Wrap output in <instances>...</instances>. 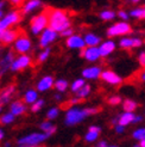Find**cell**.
<instances>
[{"instance_id":"6da1fadb","label":"cell","mask_w":145,"mask_h":147,"mask_svg":"<svg viewBox=\"0 0 145 147\" xmlns=\"http://www.w3.org/2000/svg\"><path fill=\"white\" fill-rule=\"evenodd\" d=\"M47 14H48V26L56 30L59 34L63 31L64 29L70 28L71 25L68 13L63 10L50 9L49 11H47Z\"/></svg>"},{"instance_id":"7a4b0ae2","label":"cell","mask_w":145,"mask_h":147,"mask_svg":"<svg viewBox=\"0 0 145 147\" xmlns=\"http://www.w3.org/2000/svg\"><path fill=\"white\" fill-rule=\"evenodd\" d=\"M99 113L98 108H77L71 107L67 110L66 116H64V123L67 126H75V124L81 123L87 117L90 115H95Z\"/></svg>"},{"instance_id":"3957f363","label":"cell","mask_w":145,"mask_h":147,"mask_svg":"<svg viewBox=\"0 0 145 147\" xmlns=\"http://www.w3.org/2000/svg\"><path fill=\"white\" fill-rule=\"evenodd\" d=\"M49 136H50L49 134L43 133V131L42 133H31L23 138H19L17 144L20 147H36V146H39L44 141H47Z\"/></svg>"},{"instance_id":"277c9868","label":"cell","mask_w":145,"mask_h":147,"mask_svg":"<svg viewBox=\"0 0 145 147\" xmlns=\"http://www.w3.org/2000/svg\"><path fill=\"white\" fill-rule=\"evenodd\" d=\"M48 26V14L47 12L39 13L37 16L32 17L30 22V30L32 35H39L44 29Z\"/></svg>"},{"instance_id":"5b68a950","label":"cell","mask_w":145,"mask_h":147,"mask_svg":"<svg viewBox=\"0 0 145 147\" xmlns=\"http://www.w3.org/2000/svg\"><path fill=\"white\" fill-rule=\"evenodd\" d=\"M131 32V25L126 20H121L118 23H114L107 30L108 37H117V36H125Z\"/></svg>"},{"instance_id":"8992f818","label":"cell","mask_w":145,"mask_h":147,"mask_svg":"<svg viewBox=\"0 0 145 147\" xmlns=\"http://www.w3.org/2000/svg\"><path fill=\"white\" fill-rule=\"evenodd\" d=\"M39 35L41 36H39L38 45H39L41 48L49 47L51 43H54L57 38H59V32H57L56 30H54V29H51L50 26H47Z\"/></svg>"},{"instance_id":"52a82bcc","label":"cell","mask_w":145,"mask_h":147,"mask_svg":"<svg viewBox=\"0 0 145 147\" xmlns=\"http://www.w3.org/2000/svg\"><path fill=\"white\" fill-rule=\"evenodd\" d=\"M32 48V42L27 36H18L13 42V50L18 54H27Z\"/></svg>"},{"instance_id":"ba28073f","label":"cell","mask_w":145,"mask_h":147,"mask_svg":"<svg viewBox=\"0 0 145 147\" xmlns=\"http://www.w3.org/2000/svg\"><path fill=\"white\" fill-rule=\"evenodd\" d=\"M20 22V13L18 11H11L7 14L0 18V31L5 30V29H9L12 25H16Z\"/></svg>"},{"instance_id":"9c48e42d","label":"cell","mask_w":145,"mask_h":147,"mask_svg":"<svg viewBox=\"0 0 145 147\" xmlns=\"http://www.w3.org/2000/svg\"><path fill=\"white\" fill-rule=\"evenodd\" d=\"M31 65V57L27 54H20L18 57H14L10 66V69L12 72H19L27 68Z\"/></svg>"},{"instance_id":"30bf717a","label":"cell","mask_w":145,"mask_h":147,"mask_svg":"<svg viewBox=\"0 0 145 147\" xmlns=\"http://www.w3.org/2000/svg\"><path fill=\"white\" fill-rule=\"evenodd\" d=\"M81 55L89 62H95L101 57L98 46H94V47L86 46L83 49H81Z\"/></svg>"},{"instance_id":"8fae6325","label":"cell","mask_w":145,"mask_h":147,"mask_svg":"<svg viewBox=\"0 0 145 147\" xmlns=\"http://www.w3.org/2000/svg\"><path fill=\"white\" fill-rule=\"evenodd\" d=\"M100 78L104 80L105 83L110 84V85H120L122 83V78L120 76H118L115 72L113 71H101V74H100Z\"/></svg>"},{"instance_id":"7c38bea8","label":"cell","mask_w":145,"mask_h":147,"mask_svg":"<svg viewBox=\"0 0 145 147\" xmlns=\"http://www.w3.org/2000/svg\"><path fill=\"white\" fill-rule=\"evenodd\" d=\"M66 45L69 49H80L81 50L86 47V43H84V40H83L82 36L75 35V34H72L69 36V37H67Z\"/></svg>"},{"instance_id":"4fadbf2b","label":"cell","mask_w":145,"mask_h":147,"mask_svg":"<svg viewBox=\"0 0 145 147\" xmlns=\"http://www.w3.org/2000/svg\"><path fill=\"white\" fill-rule=\"evenodd\" d=\"M18 36H19V32L17 30H13V29L9 28V29H5V30L0 31V41H1L3 45H11Z\"/></svg>"},{"instance_id":"5bb4252c","label":"cell","mask_w":145,"mask_h":147,"mask_svg":"<svg viewBox=\"0 0 145 147\" xmlns=\"http://www.w3.org/2000/svg\"><path fill=\"white\" fill-rule=\"evenodd\" d=\"M143 45V41L138 37H125L119 41V46L122 49H132L139 48Z\"/></svg>"},{"instance_id":"9a60e30c","label":"cell","mask_w":145,"mask_h":147,"mask_svg":"<svg viewBox=\"0 0 145 147\" xmlns=\"http://www.w3.org/2000/svg\"><path fill=\"white\" fill-rule=\"evenodd\" d=\"M98 47H99V51H100L101 57H106V56H108V55H111L113 51L115 50V48H117V45H115L114 41L108 40V41L102 42V43H101V45H99Z\"/></svg>"},{"instance_id":"2e32d148","label":"cell","mask_w":145,"mask_h":147,"mask_svg":"<svg viewBox=\"0 0 145 147\" xmlns=\"http://www.w3.org/2000/svg\"><path fill=\"white\" fill-rule=\"evenodd\" d=\"M14 59V51L9 50L7 53L0 59V74H4L6 71L10 69V66Z\"/></svg>"},{"instance_id":"e0dca14e","label":"cell","mask_w":145,"mask_h":147,"mask_svg":"<svg viewBox=\"0 0 145 147\" xmlns=\"http://www.w3.org/2000/svg\"><path fill=\"white\" fill-rule=\"evenodd\" d=\"M54 77L51 76H45L43 77L42 79L38 80L37 83V91L39 92H47L49 91L51 87H54Z\"/></svg>"},{"instance_id":"ac0fdd59","label":"cell","mask_w":145,"mask_h":147,"mask_svg":"<svg viewBox=\"0 0 145 147\" xmlns=\"http://www.w3.org/2000/svg\"><path fill=\"white\" fill-rule=\"evenodd\" d=\"M100 74H101V68L99 66H90V67H87L82 71V77L88 80H95L100 78Z\"/></svg>"},{"instance_id":"d6986e66","label":"cell","mask_w":145,"mask_h":147,"mask_svg":"<svg viewBox=\"0 0 145 147\" xmlns=\"http://www.w3.org/2000/svg\"><path fill=\"white\" fill-rule=\"evenodd\" d=\"M25 111H26V105L24 102L14 100L10 104V113H12L14 116H20L25 114Z\"/></svg>"},{"instance_id":"ffe728a7","label":"cell","mask_w":145,"mask_h":147,"mask_svg":"<svg viewBox=\"0 0 145 147\" xmlns=\"http://www.w3.org/2000/svg\"><path fill=\"white\" fill-rule=\"evenodd\" d=\"M42 6H43L42 0H26L24 3V6H23V13L29 14L36 10H38Z\"/></svg>"},{"instance_id":"44dd1931","label":"cell","mask_w":145,"mask_h":147,"mask_svg":"<svg viewBox=\"0 0 145 147\" xmlns=\"http://www.w3.org/2000/svg\"><path fill=\"white\" fill-rule=\"evenodd\" d=\"M14 91H16V87H14V85H10V86L5 87V89L0 92V105L7 104V103L10 102L11 97L13 96Z\"/></svg>"},{"instance_id":"7402d4cb","label":"cell","mask_w":145,"mask_h":147,"mask_svg":"<svg viewBox=\"0 0 145 147\" xmlns=\"http://www.w3.org/2000/svg\"><path fill=\"white\" fill-rule=\"evenodd\" d=\"M100 131H101V128L98 127V126H90L88 128V131L87 134L84 135V140L86 142H95L98 140V138L100 135Z\"/></svg>"},{"instance_id":"603a6c76","label":"cell","mask_w":145,"mask_h":147,"mask_svg":"<svg viewBox=\"0 0 145 147\" xmlns=\"http://www.w3.org/2000/svg\"><path fill=\"white\" fill-rule=\"evenodd\" d=\"M134 114L131 113V111H125V113H122L119 117H118V123L122 124V126H128V124H131L133 123V120H134Z\"/></svg>"},{"instance_id":"cb8c5ba5","label":"cell","mask_w":145,"mask_h":147,"mask_svg":"<svg viewBox=\"0 0 145 147\" xmlns=\"http://www.w3.org/2000/svg\"><path fill=\"white\" fill-rule=\"evenodd\" d=\"M84 40V43H86V46H89V47H94V46H99L100 43H101V38H100V36L95 35V34H86V36L83 37Z\"/></svg>"},{"instance_id":"d4e9b609","label":"cell","mask_w":145,"mask_h":147,"mask_svg":"<svg viewBox=\"0 0 145 147\" xmlns=\"http://www.w3.org/2000/svg\"><path fill=\"white\" fill-rule=\"evenodd\" d=\"M39 128H41V130L43 131V133H47V134H49V135H53L55 131L57 130L56 126H55L54 123H51V121H49V120L42 122L41 126H39Z\"/></svg>"},{"instance_id":"484cf974","label":"cell","mask_w":145,"mask_h":147,"mask_svg":"<svg viewBox=\"0 0 145 147\" xmlns=\"http://www.w3.org/2000/svg\"><path fill=\"white\" fill-rule=\"evenodd\" d=\"M38 99V92L36 90H27L25 93H24V103L25 104H32L33 102H36Z\"/></svg>"},{"instance_id":"4316f807","label":"cell","mask_w":145,"mask_h":147,"mask_svg":"<svg viewBox=\"0 0 145 147\" xmlns=\"http://www.w3.org/2000/svg\"><path fill=\"white\" fill-rule=\"evenodd\" d=\"M54 87L59 91V92H66L69 87V84L66 79H57L56 82H54Z\"/></svg>"},{"instance_id":"83f0119b","label":"cell","mask_w":145,"mask_h":147,"mask_svg":"<svg viewBox=\"0 0 145 147\" xmlns=\"http://www.w3.org/2000/svg\"><path fill=\"white\" fill-rule=\"evenodd\" d=\"M128 16H131L137 19H145V7H137L130 12Z\"/></svg>"},{"instance_id":"f1b7e54d","label":"cell","mask_w":145,"mask_h":147,"mask_svg":"<svg viewBox=\"0 0 145 147\" xmlns=\"http://www.w3.org/2000/svg\"><path fill=\"white\" fill-rule=\"evenodd\" d=\"M138 104L137 102L132 100V99H125L124 103H122V108H124L125 111H131V113H134V110L137 109Z\"/></svg>"},{"instance_id":"f546056e","label":"cell","mask_w":145,"mask_h":147,"mask_svg":"<svg viewBox=\"0 0 145 147\" xmlns=\"http://www.w3.org/2000/svg\"><path fill=\"white\" fill-rule=\"evenodd\" d=\"M90 91H92V87H90L88 84H84V85L81 87V89H80V90L76 92V96H77L78 98L83 99V98H86V97L89 96Z\"/></svg>"},{"instance_id":"4dcf8cb0","label":"cell","mask_w":145,"mask_h":147,"mask_svg":"<svg viewBox=\"0 0 145 147\" xmlns=\"http://www.w3.org/2000/svg\"><path fill=\"white\" fill-rule=\"evenodd\" d=\"M84 84H86V79L84 78H78V79H76V80L72 82V84L70 85V90L74 92V93H76Z\"/></svg>"},{"instance_id":"1f68e13d","label":"cell","mask_w":145,"mask_h":147,"mask_svg":"<svg viewBox=\"0 0 145 147\" xmlns=\"http://www.w3.org/2000/svg\"><path fill=\"white\" fill-rule=\"evenodd\" d=\"M99 16L102 20L108 22V20H112V19L115 18V12L112 11V10H105V11H101Z\"/></svg>"},{"instance_id":"d6a6232c","label":"cell","mask_w":145,"mask_h":147,"mask_svg":"<svg viewBox=\"0 0 145 147\" xmlns=\"http://www.w3.org/2000/svg\"><path fill=\"white\" fill-rule=\"evenodd\" d=\"M14 119H16V116H14L12 113H6L4 115L0 116V123L1 124H11Z\"/></svg>"},{"instance_id":"836d02e7","label":"cell","mask_w":145,"mask_h":147,"mask_svg":"<svg viewBox=\"0 0 145 147\" xmlns=\"http://www.w3.org/2000/svg\"><path fill=\"white\" fill-rule=\"evenodd\" d=\"M50 53H51V49H50L49 47H45V48L38 54V57H37L38 62H45V61L48 60V57L50 56Z\"/></svg>"},{"instance_id":"e575fe53","label":"cell","mask_w":145,"mask_h":147,"mask_svg":"<svg viewBox=\"0 0 145 147\" xmlns=\"http://www.w3.org/2000/svg\"><path fill=\"white\" fill-rule=\"evenodd\" d=\"M59 115H60V109L56 108V107H54V108L49 109L48 111H47V119H48L49 121H53V120L57 119V117H59Z\"/></svg>"},{"instance_id":"d590c367","label":"cell","mask_w":145,"mask_h":147,"mask_svg":"<svg viewBox=\"0 0 145 147\" xmlns=\"http://www.w3.org/2000/svg\"><path fill=\"white\" fill-rule=\"evenodd\" d=\"M44 104H45V102L43 100V99H39V98H38L37 100L33 102L32 104H31V111H32V113H38L39 110H41L43 107H44Z\"/></svg>"},{"instance_id":"8d00e7d4","label":"cell","mask_w":145,"mask_h":147,"mask_svg":"<svg viewBox=\"0 0 145 147\" xmlns=\"http://www.w3.org/2000/svg\"><path fill=\"white\" fill-rule=\"evenodd\" d=\"M133 138L136 139V140H144L145 139V128H138V129H136L133 131Z\"/></svg>"},{"instance_id":"74e56055","label":"cell","mask_w":145,"mask_h":147,"mask_svg":"<svg viewBox=\"0 0 145 147\" xmlns=\"http://www.w3.org/2000/svg\"><path fill=\"white\" fill-rule=\"evenodd\" d=\"M108 103H110L111 105H118L121 103V98H120V96L114 94V96H111L110 98H108Z\"/></svg>"},{"instance_id":"f35d334b","label":"cell","mask_w":145,"mask_h":147,"mask_svg":"<svg viewBox=\"0 0 145 147\" xmlns=\"http://www.w3.org/2000/svg\"><path fill=\"white\" fill-rule=\"evenodd\" d=\"M114 130L117 131L118 134H122L125 131V126H122L120 123H117V124H114Z\"/></svg>"},{"instance_id":"ab89813d","label":"cell","mask_w":145,"mask_h":147,"mask_svg":"<svg viewBox=\"0 0 145 147\" xmlns=\"http://www.w3.org/2000/svg\"><path fill=\"white\" fill-rule=\"evenodd\" d=\"M138 62L142 67H145V51H140L138 55Z\"/></svg>"},{"instance_id":"60d3db41","label":"cell","mask_w":145,"mask_h":147,"mask_svg":"<svg viewBox=\"0 0 145 147\" xmlns=\"http://www.w3.org/2000/svg\"><path fill=\"white\" fill-rule=\"evenodd\" d=\"M60 34H61V36H63V37H69V36H70V35H72L74 32H72V29L67 28V29H64L63 31H61Z\"/></svg>"},{"instance_id":"b9f144b4","label":"cell","mask_w":145,"mask_h":147,"mask_svg":"<svg viewBox=\"0 0 145 147\" xmlns=\"http://www.w3.org/2000/svg\"><path fill=\"white\" fill-rule=\"evenodd\" d=\"M118 17H119L120 19H122V20H127V19H128V13L121 10V11L118 12Z\"/></svg>"},{"instance_id":"7bdbcfd3","label":"cell","mask_w":145,"mask_h":147,"mask_svg":"<svg viewBox=\"0 0 145 147\" xmlns=\"http://www.w3.org/2000/svg\"><path fill=\"white\" fill-rule=\"evenodd\" d=\"M81 102V98H78L77 96L76 97H74V98H71L70 100H69V103H70V105H77L78 103Z\"/></svg>"},{"instance_id":"ee69618b","label":"cell","mask_w":145,"mask_h":147,"mask_svg":"<svg viewBox=\"0 0 145 147\" xmlns=\"http://www.w3.org/2000/svg\"><path fill=\"white\" fill-rule=\"evenodd\" d=\"M10 3L14 6H18V5H20L21 3H23V0H10Z\"/></svg>"},{"instance_id":"f6af8a7d","label":"cell","mask_w":145,"mask_h":147,"mask_svg":"<svg viewBox=\"0 0 145 147\" xmlns=\"http://www.w3.org/2000/svg\"><path fill=\"white\" fill-rule=\"evenodd\" d=\"M142 121H143V117H142V116H134L133 123H137V122H142Z\"/></svg>"},{"instance_id":"bcb514c9","label":"cell","mask_w":145,"mask_h":147,"mask_svg":"<svg viewBox=\"0 0 145 147\" xmlns=\"http://www.w3.org/2000/svg\"><path fill=\"white\" fill-rule=\"evenodd\" d=\"M107 146H108V144L106 141H100L98 144V147H107Z\"/></svg>"},{"instance_id":"7dc6e473","label":"cell","mask_w":145,"mask_h":147,"mask_svg":"<svg viewBox=\"0 0 145 147\" xmlns=\"http://www.w3.org/2000/svg\"><path fill=\"white\" fill-rule=\"evenodd\" d=\"M5 6H6V1H5V0H0V10H4Z\"/></svg>"},{"instance_id":"c3c4849f","label":"cell","mask_w":145,"mask_h":147,"mask_svg":"<svg viewBox=\"0 0 145 147\" xmlns=\"http://www.w3.org/2000/svg\"><path fill=\"white\" fill-rule=\"evenodd\" d=\"M4 136H5V133H4V130L3 129H0V141L4 139Z\"/></svg>"},{"instance_id":"681fc988","label":"cell","mask_w":145,"mask_h":147,"mask_svg":"<svg viewBox=\"0 0 145 147\" xmlns=\"http://www.w3.org/2000/svg\"><path fill=\"white\" fill-rule=\"evenodd\" d=\"M55 99L60 102V100L62 99V96H61V94H60V93H57V94H55Z\"/></svg>"},{"instance_id":"f907efd6","label":"cell","mask_w":145,"mask_h":147,"mask_svg":"<svg viewBox=\"0 0 145 147\" xmlns=\"http://www.w3.org/2000/svg\"><path fill=\"white\" fill-rule=\"evenodd\" d=\"M140 79L143 80V82H145V69L143 71V73H142V74H140Z\"/></svg>"},{"instance_id":"816d5d0a","label":"cell","mask_w":145,"mask_h":147,"mask_svg":"<svg viewBox=\"0 0 145 147\" xmlns=\"http://www.w3.org/2000/svg\"><path fill=\"white\" fill-rule=\"evenodd\" d=\"M139 142H140V144H139L140 147H145V139H144V140H140Z\"/></svg>"},{"instance_id":"f5cc1de1","label":"cell","mask_w":145,"mask_h":147,"mask_svg":"<svg viewBox=\"0 0 145 147\" xmlns=\"http://www.w3.org/2000/svg\"><path fill=\"white\" fill-rule=\"evenodd\" d=\"M112 123H113V124H117V123H118V117H117V119H113V120H112Z\"/></svg>"},{"instance_id":"db71d44e","label":"cell","mask_w":145,"mask_h":147,"mask_svg":"<svg viewBox=\"0 0 145 147\" xmlns=\"http://www.w3.org/2000/svg\"><path fill=\"white\" fill-rule=\"evenodd\" d=\"M3 16H4V11H3V10H0V18H1Z\"/></svg>"},{"instance_id":"11a10c76","label":"cell","mask_w":145,"mask_h":147,"mask_svg":"<svg viewBox=\"0 0 145 147\" xmlns=\"http://www.w3.org/2000/svg\"><path fill=\"white\" fill-rule=\"evenodd\" d=\"M132 3H139V1H142V0H131Z\"/></svg>"},{"instance_id":"9f6ffc18","label":"cell","mask_w":145,"mask_h":147,"mask_svg":"<svg viewBox=\"0 0 145 147\" xmlns=\"http://www.w3.org/2000/svg\"><path fill=\"white\" fill-rule=\"evenodd\" d=\"M1 111H3V105H0V114H1Z\"/></svg>"},{"instance_id":"6f0895ef","label":"cell","mask_w":145,"mask_h":147,"mask_svg":"<svg viewBox=\"0 0 145 147\" xmlns=\"http://www.w3.org/2000/svg\"><path fill=\"white\" fill-rule=\"evenodd\" d=\"M1 45H3V43H1V41H0V48H1Z\"/></svg>"},{"instance_id":"680465c9","label":"cell","mask_w":145,"mask_h":147,"mask_svg":"<svg viewBox=\"0 0 145 147\" xmlns=\"http://www.w3.org/2000/svg\"><path fill=\"white\" fill-rule=\"evenodd\" d=\"M144 7H145V6H144Z\"/></svg>"}]
</instances>
